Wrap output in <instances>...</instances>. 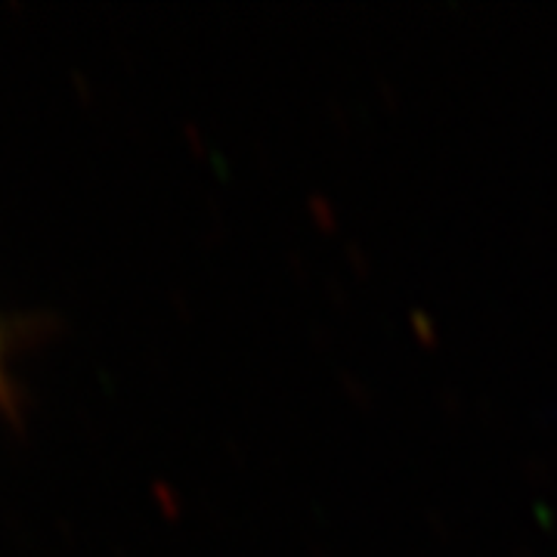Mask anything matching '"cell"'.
<instances>
[{
    "label": "cell",
    "instance_id": "cell-1",
    "mask_svg": "<svg viewBox=\"0 0 557 557\" xmlns=\"http://www.w3.org/2000/svg\"><path fill=\"white\" fill-rule=\"evenodd\" d=\"M3 379L7 372H3V338H0V397H3Z\"/></svg>",
    "mask_w": 557,
    "mask_h": 557
}]
</instances>
